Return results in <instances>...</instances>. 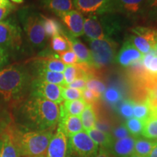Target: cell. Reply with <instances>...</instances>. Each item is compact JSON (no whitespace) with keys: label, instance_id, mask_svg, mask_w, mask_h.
Masks as SVG:
<instances>
[{"label":"cell","instance_id":"47","mask_svg":"<svg viewBox=\"0 0 157 157\" xmlns=\"http://www.w3.org/2000/svg\"><path fill=\"white\" fill-rule=\"evenodd\" d=\"M148 157H157V141Z\"/></svg>","mask_w":157,"mask_h":157},{"label":"cell","instance_id":"40","mask_svg":"<svg viewBox=\"0 0 157 157\" xmlns=\"http://www.w3.org/2000/svg\"><path fill=\"white\" fill-rule=\"evenodd\" d=\"M87 81V78H76L75 81H74L72 83L69 84L68 85L66 86V87L83 90L84 89H85L86 88Z\"/></svg>","mask_w":157,"mask_h":157},{"label":"cell","instance_id":"6","mask_svg":"<svg viewBox=\"0 0 157 157\" xmlns=\"http://www.w3.org/2000/svg\"><path fill=\"white\" fill-rule=\"evenodd\" d=\"M129 42L143 55L154 50L157 43V31L147 27H135L132 29Z\"/></svg>","mask_w":157,"mask_h":157},{"label":"cell","instance_id":"19","mask_svg":"<svg viewBox=\"0 0 157 157\" xmlns=\"http://www.w3.org/2000/svg\"><path fill=\"white\" fill-rule=\"evenodd\" d=\"M10 124L0 135V140L2 141V157H20L21 156L18 148L10 129Z\"/></svg>","mask_w":157,"mask_h":157},{"label":"cell","instance_id":"18","mask_svg":"<svg viewBox=\"0 0 157 157\" xmlns=\"http://www.w3.org/2000/svg\"><path fill=\"white\" fill-rule=\"evenodd\" d=\"M58 124V129L68 137L82 132L84 129L80 117L76 116L65 115L60 117Z\"/></svg>","mask_w":157,"mask_h":157},{"label":"cell","instance_id":"24","mask_svg":"<svg viewBox=\"0 0 157 157\" xmlns=\"http://www.w3.org/2000/svg\"><path fill=\"white\" fill-rule=\"evenodd\" d=\"M38 63L39 68L50 71L62 73L64 71L66 65L63 63L58 58V55L48 56V58L40 59Z\"/></svg>","mask_w":157,"mask_h":157},{"label":"cell","instance_id":"33","mask_svg":"<svg viewBox=\"0 0 157 157\" xmlns=\"http://www.w3.org/2000/svg\"><path fill=\"white\" fill-rule=\"evenodd\" d=\"M125 127L129 135H131L133 137H139L142 135V132L144 127V121L137 119L135 117H132L130 119H127L125 123Z\"/></svg>","mask_w":157,"mask_h":157},{"label":"cell","instance_id":"41","mask_svg":"<svg viewBox=\"0 0 157 157\" xmlns=\"http://www.w3.org/2000/svg\"><path fill=\"white\" fill-rule=\"evenodd\" d=\"M146 5L149 15L157 18V0H147Z\"/></svg>","mask_w":157,"mask_h":157},{"label":"cell","instance_id":"15","mask_svg":"<svg viewBox=\"0 0 157 157\" xmlns=\"http://www.w3.org/2000/svg\"><path fill=\"white\" fill-rule=\"evenodd\" d=\"M135 137L129 136L115 140L108 151L113 157H130L134 154Z\"/></svg>","mask_w":157,"mask_h":157},{"label":"cell","instance_id":"12","mask_svg":"<svg viewBox=\"0 0 157 157\" xmlns=\"http://www.w3.org/2000/svg\"><path fill=\"white\" fill-rule=\"evenodd\" d=\"M67 148V137L60 129H58L49 143L47 156L48 157H66Z\"/></svg>","mask_w":157,"mask_h":157},{"label":"cell","instance_id":"17","mask_svg":"<svg viewBox=\"0 0 157 157\" xmlns=\"http://www.w3.org/2000/svg\"><path fill=\"white\" fill-rule=\"evenodd\" d=\"M84 34L90 39H103L108 38V34L101 21L97 16H89L84 20Z\"/></svg>","mask_w":157,"mask_h":157},{"label":"cell","instance_id":"50","mask_svg":"<svg viewBox=\"0 0 157 157\" xmlns=\"http://www.w3.org/2000/svg\"><path fill=\"white\" fill-rule=\"evenodd\" d=\"M130 157H141V156H137V155H136V154H133L132 156H131Z\"/></svg>","mask_w":157,"mask_h":157},{"label":"cell","instance_id":"4","mask_svg":"<svg viewBox=\"0 0 157 157\" xmlns=\"http://www.w3.org/2000/svg\"><path fill=\"white\" fill-rule=\"evenodd\" d=\"M90 46L94 67H106L116 59L117 43L111 39H90Z\"/></svg>","mask_w":157,"mask_h":157},{"label":"cell","instance_id":"8","mask_svg":"<svg viewBox=\"0 0 157 157\" xmlns=\"http://www.w3.org/2000/svg\"><path fill=\"white\" fill-rule=\"evenodd\" d=\"M31 96L43 98L57 104H61L63 101L62 86L37 79H34L31 83Z\"/></svg>","mask_w":157,"mask_h":157},{"label":"cell","instance_id":"7","mask_svg":"<svg viewBox=\"0 0 157 157\" xmlns=\"http://www.w3.org/2000/svg\"><path fill=\"white\" fill-rule=\"evenodd\" d=\"M68 145H69L71 150L79 157H95L99 149L98 145L85 131L69 137Z\"/></svg>","mask_w":157,"mask_h":157},{"label":"cell","instance_id":"26","mask_svg":"<svg viewBox=\"0 0 157 157\" xmlns=\"http://www.w3.org/2000/svg\"><path fill=\"white\" fill-rule=\"evenodd\" d=\"M156 141L148 138H141V137L135 139L134 154L141 157H148Z\"/></svg>","mask_w":157,"mask_h":157},{"label":"cell","instance_id":"42","mask_svg":"<svg viewBox=\"0 0 157 157\" xmlns=\"http://www.w3.org/2000/svg\"><path fill=\"white\" fill-rule=\"evenodd\" d=\"M13 5L8 6V7H0V22L2 21H3L5 17H7L10 12L13 10Z\"/></svg>","mask_w":157,"mask_h":157},{"label":"cell","instance_id":"31","mask_svg":"<svg viewBox=\"0 0 157 157\" xmlns=\"http://www.w3.org/2000/svg\"><path fill=\"white\" fill-rule=\"evenodd\" d=\"M133 105L134 101L131 100H122L115 105L114 109L119 115L126 119L133 117Z\"/></svg>","mask_w":157,"mask_h":157},{"label":"cell","instance_id":"49","mask_svg":"<svg viewBox=\"0 0 157 157\" xmlns=\"http://www.w3.org/2000/svg\"><path fill=\"white\" fill-rule=\"evenodd\" d=\"M0 157H2V141L0 140Z\"/></svg>","mask_w":157,"mask_h":157},{"label":"cell","instance_id":"38","mask_svg":"<svg viewBox=\"0 0 157 157\" xmlns=\"http://www.w3.org/2000/svg\"><path fill=\"white\" fill-rule=\"evenodd\" d=\"M101 96L94 93L92 90L87 89V88H85V89L82 90V98L87 104L93 105L101 98Z\"/></svg>","mask_w":157,"mask_h":157},{"label":"cell","instance_id":"46","mask_svg":"<svg viewBox=\"0 0 157 157\" xmlns=\"http://www.w3.org/2000/svg\"><path fill=\"white\" fill-rule=\"evenodd\" d=\"M12 4L10 2L9 0H0V7H5L11 6Z\"/></svg>","mask_w":157,"mask_h":157},{"label":"cell","instance_id":"51","mask_svg":"<svg viewBox=\"0 0 157 157\" xmlns=\"http://www.w3.org/2000/svg\"><path fill=\"white\" fill-rule=\"evenodd\" d=\"M154 50L156 51V52L157 53V43L156 44V45H155V48H154Z\"/></svg>","mask_w":157,"mask_h":157},{"label":"cell","instance_id":"23","mask_svg":"<svg viewBox=\"0 0 157 157\" xmlns=\"http://www.w3.org/2000/svg\"><path fill=\"white\" fill-rule=\"evenodd\" d=\"M36 74L37 76L35 79L51 84H55L57 85L62 86V87L65 86L64 76L62 73L50 71L38 68Z\"/></svg>","mask_w":157,"mask_h":157},{"label":"cell","instance_id":"29","mask_svg":"<svg viewBox=\"0 0 157 157\" xmlns=\"http://www.w3.org/2000/svg\"><path fill=\"white\" fill-rule=\"evenodd\" d=\"M101 97L105 103L114 107L121 101L123 100L122 93L119 88L114 86H111L104 91Z\"/></svg>","mask_w":157,"mask_h":157},{"label":"cell","instance_id":"21","mask_svg":"<svg viewBox=\"0 0 157 157\" xmlns=\"http://www.w3.org/2000/svg\"><path fill=\"white\" fill-rule=\"evenodd\" d=\"M87 105V104L84 102L83 99L65 101L64 103H62L60 105V117L65 115L80 117Z\"/></svg>","mask_w":157,"mask_h":157},{"label":"cell","instance_id":"36","mask_svg":"<svg viewBox=\"0 0 157 157\" xmlns=\"http://www.w3.org/2000/svg\"><path fill=\"white\" fill-rule=\"evenodd\" d=\"M82 90L71 88L67 87H62V98L63 101H74V100L82 99Z\"/></svg>","mask_w":157,"mask_h":157},{"label":"cell","instance_id":"37","mask_svg":"<svg viewBox=\"0 0 157 157\" xmlns=\"http://www.w3.org/2000/svg\"><path fill=\"white\" fill-rule=\"evenodd\" d=\"M58 56L59 59L66 65H76L78 63L77 57L71 49L64 52H58Z\"/></svg>","mask_w":157,"mask_h":157},{"label":"cell","instance_id":"2","mask_svg":"<svg viewBox=\"0 0 157 157\" xmlns=\"http://www.w3.org/2000/svg\"><path fill=\"white\" fill-rule=\"evenodd\" d=\"M11 134L18 148L20 156L23 157H45L49 143L52 137L50 129L43 131H23L16 125H10Z\"/></svg>","mask_w":157,"mask_h":157},{"label":"cell","instance_id":"25","mask_svg":"<svg viewBox=\"0 0 157 157\" xmlns=\"http://www.w3.org/2000/svg\"><path fill=\"white\" fill-rule=\"evenodd\" d=\"M41 18L47 37H53L64 34L62 25L58 22V20L53 17H45L42 15H41Z\"/></svg>","mask_w":157,"mask_h":157},{"label":"cell","instance_id":"10","mask_svg":"<svg viewBox=\"0 0 157 157\" xmlns=\"http://www.w3.org/2000/svg\"><path fill=\"white\" fill-rule=\"evenodd\" d=\"M22 43L19 27L10 21L0 22V46L3 48L18 49Z\"/></svg>","mask_w":157,"mask_h":157},{"label":"cell","instance_id":"44","mask_svg":"<svg viewBox=\"0 0 157 157\" xmlns=\"http://www.w3.org/2000/svg\"><path fill=\"white\" fill-rule=\"evenodd\" d=\"M95 157H113V156L110 154L109 151L106 150V149H105L104 148L101 147V148L98 149V154H96Z\"/></svg>","mask_w":157,"mask_h":157},{"label":"cell","instance_id":"13","mask_svg":"<svg viewBox=\"0 0 157 157\" xmlns=\"http://www.w3.org/2000/svg\"><path fill=\"white\" fill-rule=\"evenodd\" d=\"M64 34L68 39L71 50L73 51L77 57L78 63H84L88 65V66H93L90 50H88L87 47L83 43L80 42L78 39H76V37L74 36L71 33Z\"/></svg>","mask_w":157,"mask_h":157},{"label":"cell","instance_id":"1","mask_svg":"<svg viewBox=\"0 0 157 157\" xmlns=\"http://www.w3.org/2000/svg\"><path fill=\"white\" fill-rule=\"evenodd\" d=\"M24 119L37 130H48L59 122L60 106L54 102L31 96L22 108Z\"/></svg>","mask_w":157,"mask_h":157},{"label":"cell","instance_id":"34","mask_svg":"<svg viewBox=\"0 0 157 157\" xmlns=\"http://www.w3.org/2000/svg\"><path fill=\"white\" fill-rule=\"evenodd\" d=\"M50 45L52 50L58 52H64L71 49L68 39L64 34L52 37Z\"/></svg>","mask_w":157,"mask_h":157},{"label":"cell","instance_id":"27","mask_svg":"<svg viewBox=\"0 0 157 157\" xmlns=\"http://www.w3.org/2000/svg\"><path fill=\"white\" fill-rule=\"evenodd\" d=\"M80 119L82 124L83 129L85 132L95 127L97 121V114H96L93 105L87 104V106L80 115Z\"/></svg>","mask_w":157,"mask_h":157},{"label":"cell","instance_id":"28","mask_svg":"<svg viewBox=\"0 0 157 157\" xmlns=\"http://www.w3.org/2000/svg\"><path fill=\"white\" fill-rule=\"evenodd\" d=\"M142 135L146 138L155 140L157 139V113H150L148 119L144 121Z\"/></svg>","mask_w":157,"mask_h":157},{"label":"cell","instance_id":"35","mask_svg":"<svg viewBox=\"0 0 157 157\" xmlns=\"http://www.w3.org/2000/svg\"><path fill=\"white\" fill-rule=\"evenodd\" d=\"M86 88L89 89L94 93H95L100 96L104 93L105 90V84L102 82L99 78L96 77L95 76H90L87 78V84H86Z\"/></svg>","mask_w":157,"mask_h":157},{"label":"cell","instance_id":"5","mask_svg":"<svg viewBox=\"0 0 157 157\" xmlns=\"http://www.w3.org/2000/svg\"><path fill=\"white\" fill-rule=\"evenodd\" d=\"M23 28L29 42L34 48H41L45 45L47 36L43 28L41 15L24 13L22 15Z\"/></svg>","mask_w":157,"mask_h":157},{"label":"cell","instance_id":"32","mask_svg":"<svg viewBox=\"0 0 157 157\" xmlns=\"http://www.w3.org/2000/svg\"><path fill=\"white\" fill-rule=\"evenodd\" d=\"M151 111L148 103L146 101H134L133 116L137 119L145 121L150 116Z\"/></svg>","mask_w":157,"mask_h":157},{"label":"cell","instance_id":"43","mask_svg":"<svg viewBox=\"0 0 157 157\" xmlns=\"http://www.w3.org/2000/svg\"><path fill=\"white\" fill-rule=\"evenodd\" d=\"M8 60V56L5 49L0 46V67L5 65Z\"/></svg>","mask_w":157,"mask_h":157},{"label":"cell","instance_id":"20","mask_svg":"<svg viewBox=\"0 0 157 157\" xmlns=\"http://www.w3.org/2000/svg\"><path fill=\"white\" fill-rule=\"evenodd\" d=\"M42 2L46 8L59 17L75 9L73 0H42Z\"/></svg>","mask_w":157,"mask_h":157},{"label":"cell","instance_id":"3","mask_svg":"<svg viewBox=\"0 0 157 157\" xmlns=\"http://www.w3.org/2000/svg\"><path fill=\"white\" fill-rule=\"evenodd\" d=\"M30 82V74L23 66H13L0 70V95L5 101L17 99Z\"/></svg>","mask_w":157,"mask_h":157},{"label":"cell","instance_id":"30","mask_svg":"<svg viewBox=\"0 0 157 157\" xmlns=\"http://www.w3.org/2000/svg\"><path fill=\"white\" fill-rule=\"evenodd\" d=\"M143 67L148 73L157 75V53L155 50L143 55L142 59Z\"/></svg>","mask_w":157,"mask_h":157},{"label":"cell","instance_id":"14","mask_svg":"<svg viewBox=\"0 0 157 157\" xmlns=\"http://www.w3.org/2000/svg\"><path fill=\"white\" fill-rule=\"evenodd\" d=\"M60 17L74 36L78 37L84 34V20L79 12L74 10L64 13Z\"/></svg>","mask_w":157,"mask_h":157},{"label":"cell","instance_id":"16","mask_svg":"<svg viewBox=\"0 0 157 157\" xmlns=\"http://www.w3.org/2000/svg\"><path fill=\"white\" fill-rule=\"evenodd\" d=\"M146 2V0H113L112 12L135 15L142 10Z\"/></svg>","mask_w":157,"mask_h":157},{"label":"cell","instance_id":"11","mask_svg":"<svg viewBox=\"0 0 157 157\" xmlns=\"http://www.w3.org/2000/svg\"><path fill=\"white\" fill-rule=\"evenodd\" d=\"M143 55L132 43L127 40L116 56V62L123 67H128L135 63L142 60Z\"/></svg>","mask_w":157,"mask_h":157},{"label":"cell","instance_id":"45","mask_svg":"<svg viewBox=\"0 0 157 157\" xmlns=\"http://www.w3.org/2000/svg\"><path fill=\"white\" fill-rule=\"evenodd\" d=\"M11 122L12 121H8L7 120H0V135Z\"/></svg>","mask_w":157,"mask_h":157},{"label":"cell","instance_id":"48","mask_svg":"<svg viewBox=\"0 0 157 157\" xmlns=\"http://www.w3.org/2000/svg\"><path fill=\"white\" fill-rule=\"evenodd\" d=\"M11 1L17 4H21L23 2V0H11Z\"/></svg>","mask_w":157,"mask_h":157},{"label":"cell","instance_id":"22","mask_svg":"<svg viewBox=\"0 0 157 157\" xmlns=\"http://www.w3.org/2000/svg\"><path fill=\"white\" fill-rule=\"evenodd\" d=\"M86 132L98 146H101L102 148H104L106 150L109 149L114 142V139L111 133L103 132L96 129L95 127L90 129Z\"/></svg>","mask_w":157,"mask_h":157},{"label":"cell","instance_id":"9","mask_svg":"<svg viewBox=\"0 0 157 157\" xmlns=\"http://www.w3.org/2000/svg\"><path fill=\"white\" fill-rule=\"evenodd\" d=\"M78 12L89 16L112 13L113 0H73Z\"/></svg>","mask_w":157,"mask_h":157},{"label":"cell","instance_id":"39","mask_svg":"<svg viewBox=\"0 0 157 157\" xmlns=\"http://www.w3.org/2000/svg\"><path fill=\"white\" fill-rule=\"evenodd\" d=\"M113 137L116 140H119V139L124 138V137L130 136L129 133L127 130L124 124H121L120 126L117 127L113 131Z\"/></svg>","mask_w":157,"mask_h":157}]
</instances>
